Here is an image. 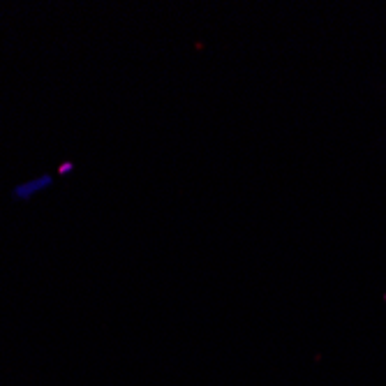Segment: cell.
<instances>
[{
  "label": "cell",
  "instance_id": "6da1fadb",
  "mask_svg": "<svg viewBox=\"0 0 386 386\" xmlns=\"http://www.w3.org/2000/svg\"><path fill=\"white\" fill-rule=\"evenodd\" d=\"M53 185V176L51 174H39L35 178L26 180V183H19V185L12 190V199L14 201H28L32 197H37L39 192H44L46 187Z\"/></svg>",
  "mask_w": 386,
  "mask_h": 386
},
{
  "label": "cell",
  "instance_id": "7a4b0ae2",
  "mask_svg": "<svg viewBox=\"0 0 386 386\" xmlns=\"http://www.w3.org/2000/svg\"><path fill=\"white\" fill-rule=\"evenodd\" d=\"M70 171H74V162H63V164H60V169H58V174L60 176H67Z\"/></svg>",
  "mask_w": 386,
  "mask_h": 386
}]
</instances>
